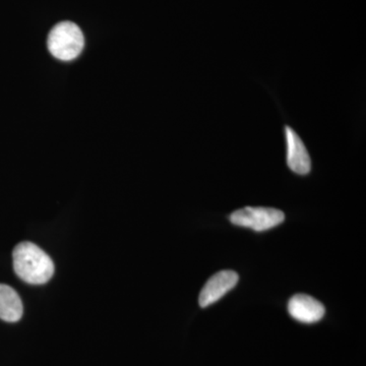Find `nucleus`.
<instances>
[{
	"instance_id": "obj_1",
	"label": "nucleus",
	"mask_w": 366,
	"mask_h": 366,
	"mask_svg": "<svg viewBox=\"0 0 366 366\" xmlns=\"http://www.w3.org/2000/svg\"><path fill=\"white\" fill-rule=\"evenodd\" d=\"M14 269L30 284H44L51 279L54 264L49 255L32 242H21L14 249Z\"/></svg>"
},
{
	"instance_id": "obj_2",
	"label": "nucleus",
	"mask_w": 366,
	"mask_h": 366,
	"mask_svg": "<svg viewBox=\"0 0 366 366\" xmlns=\"http://www.w3.org/2000/svg\"><path fill=\"white\" fill-rule=\"evenodd\" d=\"M85 45L83 32L71 21H62L48 36V48L53 56L60 60H72L81 54Z\"/></svg>"
},
{
	"instance_id": "obj_3",
	"label": "nucleus",
	"mask_w": 366,
	"mask_h": 366,
	"mask_svg": "<svg viewBox=\"0 0 366 366\" xmlns=\"http://www.w3.org/2000/svg\"><path fill=\"white\" fill-rule=\"evenodd\" d=\"M229 219L230 222L236 226L250 228L257 232H262L280 225L285 220V215L280 209L247 207L231 214Z\"/></svg>"
},
{
	"instance_id": "obj_4",
	"label": "nucleus",
	"mask_w": 366,
	"mask_h": 366,
	"mask_svg": "<svg viewBox=\"0 0 366 366\" xmlns=\"http://www.w3.org/2000/svg\"><path fill=\"white\" fill-rule=\"evenodd\" d=\"M239 277L235 272L226 269L221 271L209 279L202 289L199 297V305L201 307H208L213 303L222 298L231 289L235 287Z\"/></svg>"
},
{
	"instance_id": "obj_5",
	"label": "nucleus",
	"mask_w": 366,
	"mask_h": 366,
	"mask_svg": "<svg viewBox=\"0 0 366 366\" xmlns=\"http://www.w3.org/2000/svg\"><path fill=\"white\" fill-rule=\"evenodd\" d=\"M288 312L298 322L314 324L324 317L326 310L324 305L312 296L296 295L289 300Z\"/></svg>"
},
{
	"instance_id": "obj_6",
	"label": "nucleus",
	"mask_w": 366,
	"mask_h": 366,
	"mask_svg": "<svg viewBox=\"0 0 366 366\" xmlns=\"http://www.w3.org/2000/svg\"><path fill=\"white\" fill-rule=\"evenodd\" d=\"M286 143H287V164L293 172L305 175L312 169V161L300 136L291 127H285Z\"/></svg>"
},
{
	"instance_id": "obj_7",
	"label": "nucleus",
	"mask_w": 366,
	"mask_h": 366,
	"mask_svg": "<svg viewBox=\"0 0 366 366\" xmlns=\"http://www.w3.org/2000/svg\"><path fill=\"white\" fill-rule=\"evenodd\" d=\"M23 315L20 296L9 286L0 284V319L14 322Z\"/></svg>"
}]
</instances>
